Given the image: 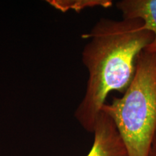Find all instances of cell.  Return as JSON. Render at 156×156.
I'll return each mask as SVG.
<instances>
[{
  "label": "cell",
  "instance_id": "obj_1",
  "mask_svg": "<svg viewBox=\"0 0 156 156\" xmlns=\"http://www.w3.org/2000/svg\"><path fill=\"white\" fill-rule=\"evenodd\" d=\"M82 37L90 40L82 53L88 80L75 116L93 133L108 95L113 91L124 94L135 75L138 56L154 36L140 20L101 18Z\"/></svg>",
  "mask_w": 156,
  "mask_h": 156
},
{
  "label": "cell",
  "instance_id": "obj_2",
  "mask_svg": "<svg viewBox=\"0 0 156 156\" xmlns=\"http://www.w3.org/2000/svg\"><path fill=\"white\" fill-rule=\"evenodd\" d=\"M101 111L114 121L129 155H148L156 132V53L142 51L129 86Z\"/></svg>",
  "mask_w": 156,
  "mask_h": 156
},
{
  "label": "cell",
  "instance_id": "obj_3",
  "mask_svg": "<svg viewBox=\"0 0 156 156\" xmlns=\"http://www.w3.org/2000/svg\"><path fill=\"white\" fill-rule=\"evenodd\" d=\"M94 140L86 156H129L114 121L101 111L95 124Z\"/></svg>",
  "mask_w": 156,
  "mask_h": 156
},
{
  "label": "cell",
  "instance_id": "obj_4",
  "mask_svg": "<svg viewBox=\"0 0 156 156\" xmlns=\"http://www.w3.org/2000/svg\"><path fill=\"white\" fill-rule=\"evenodd\" d=\"M116 6L124 19H137L143 22L144 28L154 36L145 51L156 53V0H121Z\"/></svg>",
  "mask_w": 156,
  "mask_h": 156
},
{
  "label": "cell",
  "instance_id": "obj_5",
  "mask_svg": "<svg viewBox=\"0 0 156 156\" xmlns=\"http://www.w3.org/2000/svg\"><path fill=\"white\" fill-rule=\"evenodd\" d=\"M47 2L54 8L62 12L70 9L80 12L85 8L95 7L108 8L113 5L111 0H50Z\"/></svg>",
  "mask_w": 156,
  "mask_h": 156
},
{
  "label": "cell",
  "instance_id": "obj_6",
  "mask_svg": "<svg viewBox=\"0 0 156 156\" xmlns=\"http://www.w3.org/2000/svg\"><path fill=\"white\" fill-rule=\"evenodd\" d=\"M147 156H156V132L155 135H154V138L151 146V149H150Z\"/></svg>",
  "mask_w": 156,
  "mask_h": 156
}]
</instances>
